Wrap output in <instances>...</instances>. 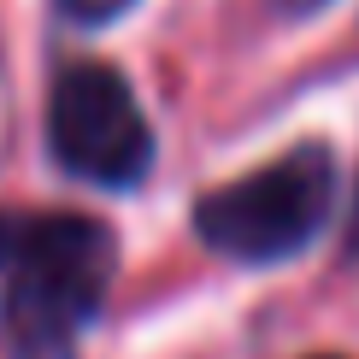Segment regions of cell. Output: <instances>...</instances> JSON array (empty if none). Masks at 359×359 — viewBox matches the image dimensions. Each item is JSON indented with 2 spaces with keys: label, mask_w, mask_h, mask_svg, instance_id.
<instances>
[{
  "label": "cell",
  "mask_w": 359,
  "mask_h": 359,
  "mask_svg": "<svg viewBox=\"0 0 359 359\" xmlns=\"http://www.w3.org/2000/svg\"><path fill=\"white\" fill-rule=\"evenodd\" d=\"M112 277L107 224L59 212L36 218L12 248L6 277V336L24 359H65L71 336L95 318Z\"/></svg>",
  "instance_id": "6da1fadb"
},
{
  "label": "cell",
  "mask_w": 359,
  "mask_h": 359,
  "mask_svg": "<svg viewBox=\"0 0 359 359\" xmlns=\"http://www.w3.org/2000/svg\"><path fill=\"white\" fill-rule=\"evenodd\" d=\"M330 194H336L330 154L324 147H294V154L259 165L242 183L212 189L194 206V230L224 259L271 265V259H289L294 248L312 242V230L330 212Z\"/></svg>",
  "instance_id": "7a4b0ae2"
},
{
  "label": "cell",
  "mask_w": 359,
  "mask_h": 359,
  "mask_svg": "<svg viewBox=\"0 0 359 359\" xmlns=\"http://www.w3.org/2000/svg\"><path fill=\"white\" fill-rule=\"evenodd\" d=\"M48 142L59 165L83 183L124 189L136 183L154 159L147 118L130 95V83L112 65H71L59 71L53 100H48Z\"/></svg>",
  "instance_id": "3957f363"
},
{
  "label": "cell",
  "mask_w": 359,
  "mask_h": 359,
  "mask_svg": "<svg viewBox=\"0 0 359 359\" xmlns=\"http://www.w3.org/2000/svg\"><path fill=\"white\" fill-rule=\"evenodd\" d=\"M59 6H65L77 24H107V18H118V12H130L136 0H59Z\"/></svg>",
  "instance_id": "277c9868"
},
{
  "label": "cell",
  "mask_w": 359,
  "mask_h": 359,
  "mask_svg": "<svg viewBox=\"0 0 359 359\" xmlns=\"http://www.w3.org/2000/svg\"><path fill=\"white\" fill-rule=\"evenodd\" d=\"M318 6H330V0H277V12H294V18H306V12H318Z\"/></svg>",
  "instance_id": "5b68a950"
},
{
  "label": "cell",
  "mask_w": 359,
  "mask_h": 359,
  "mask_svg": "<svg viewBox=\"0 0 359 359\" xmlns=\"http://www.w3.org/2000/svg\"><path fill=\"white\" fill-rule=\"evenodd\" d=\"M318 359H336V353H318Z\"/></svg>",
  "instance_id": "8992f818"
}]
</instances>
